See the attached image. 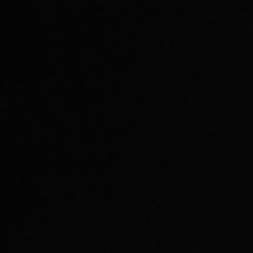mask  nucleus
I'll use <instances>...</instances> for the list:
<instances>
[]
</instances>
